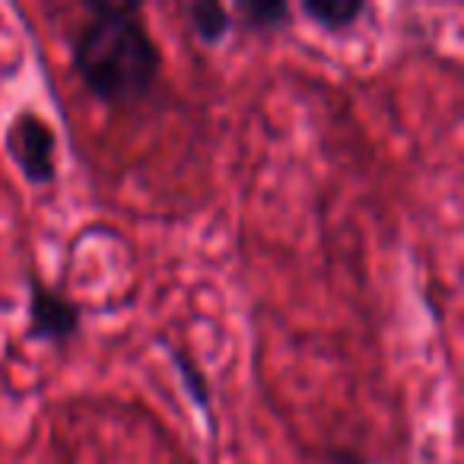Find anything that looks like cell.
I'll use <instances>...</instances> for the list:
<instances>
[{
  "instance_id": "1",
  "label": "cell",
  "mask_w": 464,
  "mask_h": 464,
  "mask_svg": "<svg viewBox=\"0 0 464 464\" xmlns=\"http://www.w3.org/2000/svg\"><path fill=\"white\" fill-rule=\"evenodd\" d=\"M96 16L73 45V67L83 86L102 102H137L160 77V52L130 4H92Z\"/></svg>"
},
{
  "instance_id": "2",
  "label": "cell",
  "mask_w": 464,
  "mask_h": 464,
  "mask_svg": "<svg viewBox=\"0 0 464 464\" xmlns=\"http://www.w3.org/2000/svg\"><path fill=\"white\" fill-rule=\"evenodd\" d=\"M4 147L29 181L45 185V181L54 179V169H58V162H54V130L42 115L20 111L10 121Z\"/></svg>"
},
{
  "instance_id": "3",
  "label": "cell",
  "mask_w": 464,
  "mask_h": 464,
  "mask_svg": "<svg viewBox=\"0 0 464 464\" xmlns=\"http://www.w3.org/2000/svg\"><path fill=\"white\" fill-rule=\"evenodd\" d=\"M80 331V309L61 290L29 277V337L48 343H64Z\"/></svg>"
},
{
  "instance_id": "4",
  "label": "cell",
  "mask_w": 464,
  "mask_h": 464,
  "mask_svg": "<svg viewBox=\"0 0 464 464\" xmlns=\"http://www.w3.org/2000/svg\"><path fill=\"white\" fill-rule=\"evenodd\" d=\"M303 10L324 29H347L366 14V4L360 0H309Z\"/></svg>"
},
{
  "instance_id": "5",
  "label": "cell",
  "mask_w": 464,
  "mask_h": 464,
  "mask_svg": "<svg viewBox=\"0 0 464 464\" xmlns=\"http://www.w3.org/2000/svg\"><path fill=\"white\" fill-rule=\"evenodd\" d=\"M185 14L200 42H219L229 33V14L219 4H191Z\"/></svg>"
},
{
  "instance_id": "6",
  "label": "cell",
  "mask_w": 464,
  "mask_h": 464,
  "mask_svg": "<svg viewBox=\"0 0 464 464\" xmlns=\"http://www.w3.org/2000/svg\"><path fill=\"white\" fill-rule=\"evenodd\" d=\"M246 14H248V20H252V26H258V29H274L290 16L284 4H246Z\"/></svg>"
}]
</instances>
